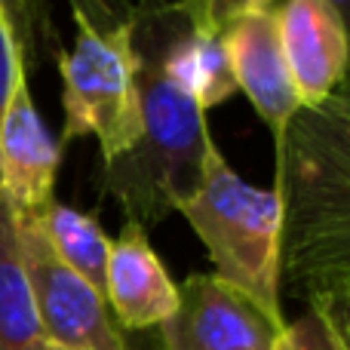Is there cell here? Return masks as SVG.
Returning a JSON list of instances; mask_svg holds the SVG:
<instances>
[{"mask_svg":"<svg viewBox=\"0 0 350 350\" xmlns=\"http://www.w3.org/2000/svg\"><path fill=\"white\" fill-rule=\"evenodd\" d=\"M280 289L314 301L350 277V77L298 108L277 145Z\"/></svg>","mask_w":350,"mask_h":350,"instance_id":"obj_1","label":"cell"},{"mask_svg":"<svg viewBox=\"0 0 350 350\" xmlns=\"http://www.w3.org/2000/svg\"><path fill=\"white\" fill-rule=\"evenodd\" d=\"M133 43L139 53L142 139L117 163L105 166V191L117 197L126 221L160 224L175 203L197 187L212 133L206 111L163 71L151 28L133 6Z\"/></svg>","mask_w":350,"mask_h":350,"instance_id":"obj_2","label":"cell"},{"mask_svg":"<svg viewBox=\"0 0 350 350\" xmlns=\"http://www.w3.org/2000/svg\"><path fill=\"white\" fill-rule=\"evenodd\" d=\"M77 37L68 53H59L62 142L92 135L105 166L117 163L142 139L139 53L133 43V10L117 12L111 0H68Z\"/></svg>","mask_w":350,"mask_h":350,"instance_id":"obj_3","label":"cell"},{"mask_svg":"<svg viewBox=\"0 0 350 350\" xmlns=\"http://www.w3.org/2000/svg\"><path fill=\"white\" fill-rule=\"evenodd\" d=\"M175 212L200 237L215 277L249 295L273 323H286L280 301L283 209L277 191L243 181L212 139L197 187L175 203Z\"/></svg>","mask_w":350,"mask_h":350,"instance_id":"obj_4","label":"cell"},{"mask_svg":"<svg viewBox=\"0 0 350 350\" xmlns=\"http://www.w3.org/2000/svg\"><path fill=\"white\" fill-rule=\"evenodd\" d=\"M25 277L46 345L68 350H126L105 295L53 252L37 221H12Z\"/></svg>","mask_w":350,"mask_h":350,"instance_id":"obj_5","label":"cell"},{"mask_svg":"<svg viewBox=\"0 0 350 350\" xmlns=\"http://www.w3.org/2000/svg\"><path fill=\"white\" fill-rule=\"evenodd\" d=\"M28 71V62L16 68L0 111V203L16 224L37 221L55 203V175L62 166V145L31 98Z\"/></svg>","mask_w":350,"mask_h":350,"instance_id":"obj_6","label":"cell"},{"mask_svg":"<svg viewBox=\"0 0 350 350\" xmlns=\"http://www.w3.org/2000/svg\"><path fill=\"white\" fill-rule=\"evenodd\" d=\"M283 326L221 277L193 273L178 286V310L160 341L163 350H273Z\"/></svg>","mask_w":350,"mask_h":350,"instance_id":"obj_7","label":"cell"},{"mask_svg":"<svg viewBox=\"0 0 350 350\" xmlns=\"http://www.w3.org/2000/svg\"><path fill=\"white\" fill-rule=\"evenodd\" d=\"M221 46L228 53L237 90L252 102V108L258 111V117L267 123L280 145L301 102H298V92L292 86L289 68L283 59V46H280L277 10L230 22L221 31Z\"/></svg>","mask_w":350,"mask_h":350,"instance_id":"obj_8","label":"cell"},{"mask_svg":"<svg viewBox=\"0 0 350 350\" xmlns=\"http://www.w3.org/2000/svg\"><path fill=\"white\" fill-rule=\"evenodd\" d=\"M283 59L301 108L320 105L350 68L347 31L326 0H286L277 10Z\"/></svg>","mask_w":350,"mask_h":350,"instance_id":"obj_9","label":"cell"},{"mask_svg":"<svg viewBox=\"0 0 350 350\" xmlns=\"http://www.w3.org/2000/svg\"><path fill=\"white\" fill-rule=\"evenodd\" d=\"M105 301L126 329H160L178 310V286L154 252L145 228L135 221H126L120 237L111 240Z\"/></svg>","mask_w":350,"mask_h":350,"instance_id":"obj_10","label":"cell"},{"mask_svg":"<svg viewBox=\"0 0 350 350\" xmlns=\"http://www.w3.org/2000/svg\"><path fill=\"white\" fill-rule=\"evenodd\" d=\"M0 350H46L31 286L18 258L16 228L0 203Z\"/></svg>","mask_w":350,"mask_h":350,"instance_id":"obj_11","label":"cell"},{"mask_svg":"<svg viewBox=\"0 0 350 350\" xmlns=\"http://www.w3.org/2000/svg\"><path fill=\"white\" fill-rule=\"evenodd\" d=\"M43 237L49 240L53 252L71 267L74 273L96 286L105 295V267H108L111 240L102 230L98 218L92 212L74 209L68 203H49V209L37 218Z\"/></svg>","mask_w":350,"mask_h":350,"instance_id":"obj_12","label":"cell"},{"mask_svg":"<svg viewBox=\"0 0 350 350\" xmlns=\"http://www.w3.org/2000/svg\"><path fill=\"white\" fill-rule=\"evenodd\" d=\"M187 18L206 31L221 34L230 22L243 16H255V12H267L273 0H181Z\"/></svg>","mask_w":350,"mask_h":350,"instance_id":"obj_13","label":"cell"},{"mask_svg":"<svg viewBox=\"0 0 350 350\" xmlns=\"http://www.w3.org/2000/svg\"><path fill=\"white\" fill-rule=\"evenodd\" d=\"M273 350H341V347L335 341L329 323L314 308H308V314H301L295 323H286L283 332L277 335Z\"/></svg>","mask_w":350,"mask_h":350,"instance_id":"obj_14","label":"cell"},{"mask_svg":"<svg viewBox=\"0 0 350 350\" xmlns=\"http://www.w3.org/2000/svg\"><path fill=\"white\" fill-rule=\"evenodd\" d=\"M308 308H314L317 314L329 323L335 338L350 345V277L345 283L335 286V289L323 292V295H317L314 301H308Z\"/></svg>","mask_w":350,"mask_h":350,"instance_id":"obj_15","label":"cell"},{"mask_svg":"<svg viewBox=\"0 0 350 350\" xmlns=\"http://www.w3.org/2000/svg\"><path fill=\"white\" fill-rule=\"evenodd\" d=\"M326 3L338 12L341 25H345V31H347V46H350V0H326ZM347 77H350V68H347Z\"/></svg>","mask_w":350,"mask_h":350,"instance_id":"obj_16","label":"cell"},{"mask_svg":"<svg viewBox=\"0 0 350 350\" xmlns=\"http://www.w3.org/2000/svg\"><path fill=\"white\" fill-rule=\"evenodd\" d=\"M332 335H335V332H332ZM335 341H338V338H335ZM338 347H341V350H350V345H345V341H338Z\"/></svg>","mask_w":350,"mask_h":350,"instance_id":"obj_17","label":"cell"},{"mask_svg":"<svg viewBox=\"0 0 350 350\" xmlns=\"http://www.w3.org/2000/svg\"><path fill=\"white\" fill-rule=\"evenodd\" d=\"M46 350H68V347H55V345H46Z\"/></svg>","mask_w":350,"mask_h":350,"instance_id":"obj_18","label":"cell"}]
</instances>
